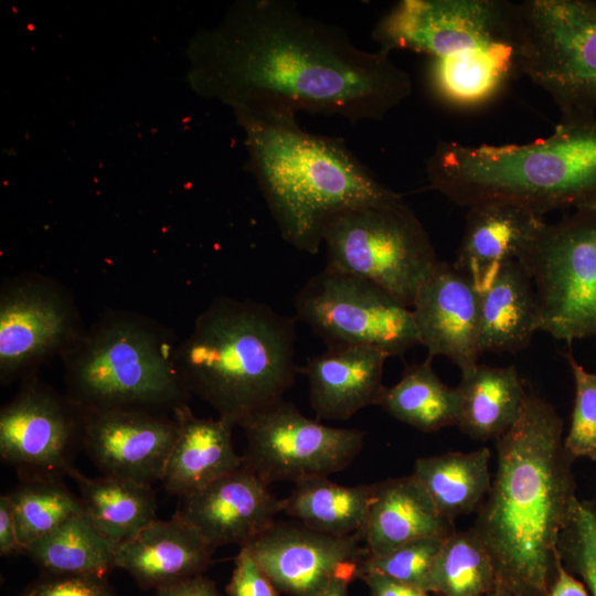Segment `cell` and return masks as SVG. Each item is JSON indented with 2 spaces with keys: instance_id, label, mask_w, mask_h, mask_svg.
Returning a JSON list of instances; mask_svg holds the SVG:
<instances>
[{
  "instance_id": "1",
  "label": "cell",
  "mask_w": 596,
  "mask_h": 596,
  "mask_svg": "<svg viewBox=\"0 0 596 596\" xmlns=\"http://www.w3.org/2000/svg\"><path fill=\"white\" fill-rule=\"evenodd\" d=\"M191 84L237 107H277L350 123L381 120L412 94L390 53L286 0L235 3L190 46Z\"/></svg>"
},
{
  "instance_id": "2",
  "label": "cell",
  "mask_w": 596,
  "mask_h": 596,
  "mask_svg": "<svg viewBox=\"0 0 596 596\" xmlns=\"http://www.w3.org/2000/svg\"><path fill=\"white\" fill-rule=\"evenodd\" d=\"M496 448L497 469L472 529L497 581L519 596H547L561 560L560 536L579 501L563 421L530 389Z\"/></svg>"
},
{
  "instance_id": "3",
  "label": "cell",
  "mask_w": 596,
  "mask_h": 596,
  "mask_svg": "<svg viewBox=\"0 0 596 596\" xmlns=\"http://www.w3.org/2000/svg\"><path fill=\"white\" fill-rule=\"evenodd\" d=\"M249 168L280 236L317 254L333 214L359 205L392 203L403 195L383 185L343 139L304 130L291 110L237 107Z\"/></svg>"
},
{
  "instance_id": "4",
  "label": "cell",
  "mask_w": 596,
  "mask_h": 596,
  "mask_svg": "<svg viewBox=\"0 0 596 596\" xmlns=\"http://www.w3.org/2000/svg\"><path fill=\"white\" fill-rule=\"evenodd\" d=\"M426 174L430 189L467 209L596 210V116L562 118L550 136L529 143L440 141Z\"/></svg>"
},
{
  "instance_id": "5",
  "label": "cell",
  "mask_w": 596,
  "mask_h": 596,
  "mask_svg": "<svg viewBox=\"0 0 596 596\" xmlns=\"http://www.w3.org/2000/svg\"><path fill=\"white\" fill-rule=\"evenodd\" d=\"M296 320L252 300L215 299L174 350L190 394L241 425L283 400L298 373Z\"/></svg>"
},
{
  "instance_id": "6",
  "label": "cell",
  "mask_w": 596,
  "mask_h": 596,
  "mask_svg": "<svg viewBox=\"0 0 596 596\" xmlns=\"http://www.w3.org/2000/svg\"><path fill=\"white\" fill-rule=\"evenodd\" d=\"M372 36L382 51L427 55L433 92L457 107L488 103L519 72L509 1L402 0Z\"/></svg>"
},
{
  "instance_id": "7",
  "label": "cell",
  "mask_w": 596,
  "mask_h": 596,
  "mask_svg": "<svg viewBox=\"0 0 596 596\" xmlns=\"http://www.w3.org/2000/svg\"><path fill=\"white\" fill-rule=\"evenodd\" d=\"M70 400L82 412L146 409L187 404L169 345L151 328L115 317L78 341L67 361Z\"/></svg>"
},
{
  "instance_id": "8",
  "label": "cell",
  "mask_w": 596,
  "mask_h": 596,
  "mask_svg": "<svg viewBox=\"0 0 596 596\" xmlns=\"http://www.w3.org/2000/svg\"><path fill=\"white\" fill-rule=\"evenodd\" d=\"M512 19L519 72L562 118L596 116V1L512 2Z\"/></svg>"
},
{
  "instance_id": "9",
  "label": "cell",
  "mask_w": 596,
  "mask_h": 596,
  "mask_svg": "<svg viewBox=\"0 0 596 596\" xmlns=\"http://www.w3.org/2000/svg\"><path fill=\"white\" fill-rule=\"evenodd\" d=\"M324 268L368 279L412 308L438 264L424 225L404 200L333 214L321 233Z\"/></svg>"
},
{
  "instance_id": "10",
  "label": "cell",
  "mask_w": 596,
  "mask_h": 596,
  "mask_svg": "<svg viewBox=\"0 0 596 596\" xmlns=\"http://www.w3.org/2000/svg\"><path fill=\"white\" fill-rule=\"evenodd\" d=\"M540 308V330L572 342L596 337V210L544 222L518 259Z\"/></svg>"
},
{
  "instance_id": "11",
  "label": "cell",
  "mask_w": 596,
  "mask_h": 596,
  "mask_svg": "<svg viewBox=\"0 0 596 596\" xmlns=\"http://www.w3.org/2000/svg\"><path fill=\"white\" fill-rule=\"evenodd\" d=\"M295 310L327 347L364 345L402 356L419 344L412 309L354 275L323 268L298 291Z\"/></svg>"
},
{
  "instance_id": "12",
  "label": "cell",
  "mask_w": 596,
  "mask_h": 596,
  "mask_svg": "<svg viewBox=\"0 0 596 596\" xmlns=\"http://www.w3.org/2000/svg\"><path fill=\"white\" fill-rule=\"evenodd\" d=\"M244 465L263 480L294 483L347 468L360 454L364 432L331 427L305 416L284 398L244 419Z\"/></svg>"
},
{
  "instance_id": "13",
  "label": "cell",
  "mask_w": 596,
  "mask_h": 596,
  "mask_svg": "<svg viewBox=\"0 0 596 596\" xmlns=\"http://www.w3.org/2000/svg\"><path fill=\"white\" fill-rule=\"evenodd\" d=\"M83 412L40 384H28L0 412V457L23 478L68 476L82 446Z\"/></svg>"
},
{
  "instance_id": "14",
  "label": "cell",
  "mask_w": 596,
  "mask_h": 596,
  "mask_svg": "<svg viewBox=\"0 0 596 596\" xmlns=\"http://www.w3.org/2000/svg\"><path fill=\"white\" fill-rule=\"evenodd\" d=\"M360 542L275 521L245 547L281 594L317 596L336 578H361L368 552Z\"/></svg>"
},
{
  "instance_id": "15",
  "label": "cell",
  "mask_w": 596,
  "mask_h": 596,
  "mask_svg": "<svg viewBox=\"0 0 596 596\" xmlns=\"http://www.w3.org/2000/svg\"><path fill=\"white\" fill-rule=\"evenodd\" d=\"M178 433L177 419L146 409L83 412L82 447L105 476L160 481Z\"/></svg>"
},
{
  "instance_id": "16",
  "label": "cell",
  "mask_w": 596,
  "mask_h": 596,
  "mask_svg": "<svg viewBox=\"0 0 596 596\" xmlns=\"http://www.w3.org/2000/svg\"><path fill=\"white\" fill-rule=\"evenodd\" d=\"M280 499L246 465L200 490L179 498L178 517L192 524L216 550L227 544L248 545L280 513Z\"/></svg>"
},
{
  "instance_id": "17",
  "label": "cell",
  "mask_w": 596,
  "mask_h": 596,
  "mask_svg": "<svg viewBox=\"0 0 596 596\" xmlns=\"http://www.w3.org/2000/svg\"><path fill=\"white\" fill-rule=\"evenodd\" d=\"M419 344L428 359L444 355L461 375L479 356L480 292L454 264L438 262L421 285L412 306Z\"/></svg>"
},
{
  "instance_id": "18",
  "label": "cell",
  "mask_w": 596,
  "mask_h": 596,
  "mask_svg": "<svg viewBox=\"0 0 596 596\" xmlns=\"http://www.w3.org/2000/svg\"><path fill=\"white\" fill-rule=\"evenodd\" d=\"M74 315L57 289L40 280L6 288L0 298L1 379L75 341Z\"/></svg>"
},
{
  "instance_id": "19",
  "label": "cell",
  "mask_w": 596,
  "mask_h": 596,
  "mask_svg": "<svg viewBox=\"0 0 596 596\" xmlns=\"http://www.w3.org/2000/svg\"><path fill=\"white\" fill-rule=\"evenodd\" d=\"M389 358L371 347L336 345L298 368L308 379L310 406L317 417L345 421L366 406L377 405Z\"/></svg>"
},
{
  "instance_id": "20",
  "label": "cell",
  "mask_w": 596,
  "mask_h": 596,
  "mask_svg": "<svg viewBox=\"0 0 596 596\" xmlns=\"http://www.w3.org/2000/svg\"><path fill=\"white\" fill-rule=\"evenodd\" d=\"M215 550L189 522L174 514L156 519L132 539L117 545L115 566L142 588L155 590L202 574Z\"/></svg>"
},
{
  "instance_id": "21",
  "label": "cell",
  "mask_w": 596,
  "mask_h": 596,
  "mask_svg": "<svg viewBox=\"0 0 596 596\" xmlns=\"http://www.w3.org/2000/svg\"><path fill=\"white\" fill-rule=\"evenodd\" d=\"M456 531L412 476L373 483V493L360 540L368 556L386 554L406 543L447 539Z\"/></svg>"
},
{
  "instance_id": "22",
  "label": "cell",
  "mask_w": 596,
  "mask_h": 596,
  "mask_svg": "<svg viewBox=\"0 0 596 596\" xmlns=\"http://www.w3.org/2000/svg\"><path fill=\"white\" fill-rule=\"evenodd\" d=\"M543 223L542 215L512 204L471 206L454 265L482 292L505 264L520 258Z\"/></svg>"
},
{
  "instance_id": "23",
  "label": "cell",
  "mask_w": 596,
  "mask_h": 596,
  "mask_svg": "<svg viewBox=\"0 0 596 596\" xmlns=\"http://www.w3.org/2000/svg\"><path fill=\"white\" fill-rule=\"evenodd\" d=\"M173 417L178 433L160 480L167 492L188 496L243 465L232 440L234 424L196 417L187 404Z\"/></svg>"
},
{
  "instance_id": "24",
  "label": "cell",
  "mask_w": 596,
  "mask_h": 596,
  "mask_svg": "<svg viewBox=\"0 0 596 596\" xmlns=\"http://www.w3.org/2000/svg\"><path fill=\"white\" fill-rule=\"evenodd\" d=\"M540 330L533 281L519 260L505 264L480 292L479 353H515Z\"/></svg>"
},
{
  "instance_id": "25",
  "label": "cell",
  "mask_w": 596,
  "mask_h": 596,
  "mask_svg": "<svg viewBox=\"0 0 596 596\" xmlns=\"http://www.w3.org/2000/svg\"><path fill=\"white\" fill-rule=\"evenodd\" d=\"M456 426L479 441L498 439L519 417L528 390L514 366L477 364L461 375Z\"/></svg>"
},
{
  "instance_id": "26",
  "label": "cell",
  "mask_w": 596,
  "mask_h": 596,
  "mask_svg": "<svg viewBox=\"0 0 596 596\" xmlns=\"http://www.w3.org/2000/svg\"><path fill=\"white\" fill-rule=\"evenodd\" d=\"M68 477L77 485L85 515L117 545L132 539L157 519L151 485L105 475L89 478L75 467Z\"/></svg>"
},
{
  "instance_id": "27",
  "label": "cell",
  "mask_w": 596,
  "mask_h": 596,
  "mask_svg": "<svg viewBox=\"0 0 596 596\" xmlns=\"http://www.w3.org/2000/svg\"><path fill=\"white\" fill-rule=\"evenodd\" d=\"M491 453L482 447L469 453L447 451L417 458L412 476L447 518L477 512L491 486Z\"/></svg>"
},
{
  "instance_id": "28",
  "label": "cell",
  "mask_w": 596,
  "mask_h": 596,
  "mask_svg": "<svg viewBox=\"0 0 596 596\" xmlns=\"http://www.w3.org/2000/svg\"><path fill=\"white\" fill-rule=\"evenodd\" d=\"M373 493L372 485L343 486L328 477L295 483L280 499L281 513L304 525L334 536H359Z\"/></svg>"
},
{
  "instance_id": "29",
  "label": "cell",
  "mask_w": 596,
  "mask_h": 596,
  "mask_svg": "<svg viewBox=\"0 0 596 596\" xmlns=\"http://www.w3.org/2000/svg\"><path fill=\"white\" fill-rule=\"evenodd\" d=\"M377 405L393 418L432 433L457 424L458 391L438 377L427 358L407 365L397 383L385 386Z\"/></svg>"
},
{
  "instance_id": "30",
  "label": "cell",
  "mask_w": 596,
  "mask_h": 596,
  "mask_svg": "<svg viewBox=\"0 0 596 596\" xmlns=\"http://www.w3.org/2000/svg\"><path fill=\"white\" fill-rule=\"evenodd\" d=\"M116 550L82 512L30 544L24 554L51 574L106 577L116 567Z\"/></svg>"
},
{
  "instance_id": "31",
  "label": "cell",
  "mask_w": 596,
  "mask_h": 596,
  "mask_svg": "<svg viewBox=\"0 0 596 596\" xmlns=\"http://www.w3.org/2000/svg\"><path fill=\"white\" fill-rule=\"evenodd\" d=\"M497 582L489 552L472 526L445 539L429 582L439 596H485Z\"/></svg>"
},
{
  "instance_id": "32",
  "label": "cell",
  "mask_w": 596,
  "mask_h": 596,
  "mask_svg": "<svg viewBox=\"0 0 596 596\" xmlns=\"http://www.w3.org/2000/svg\"><path fill=\"white\" fill-rule=\"evenodd\" d=\"M8 494L23 553L30 544L84 512L78 496L61 478H23Z\"/></svg>"
},
{
  "instance_id": "33",
  "label": "cell",
  "mask_w": 596,
  "mask_h": 596,
  "mask_svg": "<svg viewBox=\"0 0 596 596\" xmlns=\"http://www.w3.org/2000/svg\"><path fill=\"white\" fill-rule=\"evenodd\" d=\"M444 541L421 539L380 556H366L362 575L377 573L429 593L430 575Z\"/></svg>"
},
{
  "instance_id": "34",
  "label": "cell",
  "mask_w": 596,
  "mask_h": 596,
  "mask_svg": "<svg viewBox=\"0 0 596 596\" xmlns=\"http://www.w3.org/2000/svg\"><path fill=\"white\" fill-rule=\"evenodd\" d=\"M564 566L578 576L590 596H596V505L578 501L558 541Z\"/></svg>"
},
{
  "instance_id": "35",
  "label": "cell",
  "mask_w": 596,
  "mask_h": 596,
  "mask_svg": "<svg viewBox=\"0 0 596 596\" xmlns=\"http://www.w3.org/2000/svg\"><path fill=\"white\" fill-rule=\"evenodd\" d=\"M565 359L572 372L575 398L564 446L574 459L596 460V373L587 371L571 353Z\"/></svg>"
},
{
  "instance_id": "36",
  "label": "cell",
  "mask_w": 596,
  "mask_h": 596,
  "mask_svg": "<svg viewBox=\"0 0 596 596\" xmlns=\"http://www.w3.org/2000/svg\"><path fill=\"white\" fill-rule=\"evenodd\" d=\"M21 596H116L106 577L51 574L31 583Z\"/></svg>"
},
{
  "instance_id": "37",
  "label": "cell",
  "mask_w": 596,
  "mask_h": 596,
  "mask_svg": "<svg viewBox=\"0 0 596 596\" xmlns=\"http://www.w3.org/2000/svg\"><path fill=\"white\" fill-rule=\"evenodd\" d=\"M226 596H280V592L258 565L247 547H241L234 561Z\"/></svg>"
},
{
  "instance_id": "38",
  "label": "cell",
  "mask_w": 596,
  "mask_h": 596,
  "mask_svg": "<svg viewBox=\"0 0 596 596\" xmlns=\"http://www.w3.org/2000/svg\"><path fill=\"white\" fill-rule=\"evenodd\" d=\"M361 579L369 588V596H432L426 590L377 573H364Z\"/></svg>"
},
{
  "instance_id": "39",
  "label": "cell",
  "mask_w": 596,
  "mask_h": 596,
  "mask_svg": "<svg viewBox=\"0 0 596 596\" xmlns=\"http://www.w3.org/2000/svg\"><path fill=\"white\" fill-rule=\"evenodd\" d=\"M23 553L9 494L0 497V554L9 556Z\"/></svg>"
},
{
  "instance_id": "40",
  "label": "cell",
  "mask_w": 596,
  "mask_h": 596,
  "mask_svg": "<svg viewBox=\"0 0 596 596\" xmlns=\"http://www.w3.org/2000/svg\"><path fill=\"white\" fill-rule=\"evenodd\" d=\"M155 596H222L213 581L194 575L156 590Z\"/></svg>"
},
{
  "instance_id": "41",
  "label": "cell",
  "mask_w": 596,
  "mask_h": 596,
  "mask_svg": "<svg viewBox=\"0 0 596 596\" xmlns=\"http://www.w3.org/2000/svg\"><path fill=\"white\" fill-rule=\"evenodd\" d=\"M547 596H590V593L586 585L564 566L561 558Z\"/></svg>"
},
{
  "instance_id": "42",
  "label": "cell",
  "mask_w": 596,
  "mask_h": 596,
  "mask_svg": "<svg viewBox=\"0 0 596 596\" xmlns=\"http://www.w3.org/2000/svg\"><path fill=\"white\" fill-rule=\"evenodd\" d=\"M351 583L348 578H336L317 596H348V587Z\"/></svg>"
},
{
  "instance_id": "43",
  "label": "cell",
  "mask_w": 596,
  "mask_h": 596,
  "mask_svg": "<svg viewBox=\"0 0 596 596\" xmlns=\"http://www.w3.org/2000/svg\"><path fill=\"white\" fill-rule=\"evenodd\" d=\"M485 596H519L503 583L497 581L491 590Z\"/></svg>"
},
{
  "instance_id": "44",
  "label": "cell",
  "mask_w": 596,
  "mask_h": 596,
  "mask_svg": "<svg viewBox=\"0 0 596 596\" xmlns=\"http://www.w3.org/2000/svg\"><path fill=\"white\" fill-rule=\"evenodd\" d=\"M595 505H596V503H595Z\"/></svg>"
},
{
  "instance_id": "45",
  "label": "cell",
  "mask_w": 596,
  "mask_h": 596,
  "mask_svg": "<svg viewBox=\"0 0 596 596\" xmlns=\"http://www.w3.org/2000/svg\"><path fill=\"white\" fill-rule=\"evenodd\" d=\"M596 503V502H595Z\"/></svg>"
}]
</instances>
